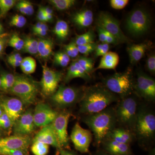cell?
<instances>
[{
  "mask_svg": "<svg viewBox=\"0 0 155 155\" xmlns=\"http://www.w3.org/2000/svg\"><path fill=\"white\" fill-rule=\"evenodd\" d=\"M119 97L105 86L94 85L84 92L80 101V113L86 115L101 112L112 103L117 101Z\"/></svg>",
  "mask_w": 155,
  "mask_h": 155,
  "instance_id": "1",
  "label": "cell"
},
{
  "mask_svg": "<svg viewBox=\"0 0 155 155\" xmlns=\"http://www.w3.org/2000/svg\"><path fill=\"white\" fill-rule=\"evenodd\" d=\"M83 120L92 131L98 145L104 141L117 122L115 110L108 108L99 113L86 115Z\"/></svg>",
  "mask_w": 155,
  "mask_h": 155,
  "instance_id": "2",
  "label": "cell"
},
{
  "mask_svg": "<svg viewBox=\"0 0 155 155\" xmlns=\"http://www.w3.org/2000/svg\"><path fill=\"white\" fill-rule=\"evenodd\" d=\"M103 82L110 91L122 98L128 96L134 90L135 82L130 69L108 76L104 79Z\"/></svg>",
  "mask_w": 155,
  "mask_h": 155,
  "instance_id": "3",
  "label": "cell"
},
{
  "mask_svg": "<svg viewBox=\"0 0 155 155\" xmlns=\"http://www.w3.org/2000/svg\"><path fill=\"white\" fill-rule=\"evenodd\" d=\"M38 91V84L35 81L25 75H17L9 91L18 97L23 104L28 106L35 102Z\"/></svg>",
  "mask_w": 155,
  "mask_h": 155,
  "instance_id": "4",
  "label": "cell"
},
{
  "mask_svg": "<svg viewBox=\"0 0 155 155\" xmlns=\"http://www.w3.org/2000/svg\"><path fill=\"white\" fill-rule=\"evenodd\" d=\"M151 19L144 9L137 8L129 14L125 22V28L128 33L134 36H140L149 30Z\"/></svg>",
  "mask_w": 155,
  "mask_h": 155,
  "instance_id": "5",
  "label": "cell"
},
{
  "mask_svg": "<svg viewBox=\"0 0 155 155\" xmlns=\"http://www.w3.org/2000/svg\"><path fill=\"white\" fill-rule=\"evenodd\" d=\"M122 99L115 110L116 120L122 125L134 129L138 113L137 101L132 97Z\"/></svg>",
  "mask_w": 155,
  "mask_h": 155,
  "instance_id": "6",
  "label": "cell"
},
{
  "mask_svg": "<svg viewBox=\"0 0 155 155\" xmlns=\"http://www.w3.org/2000/svg\"><path fill=\"white\" fill-rule=\"evenodd\" d=\"M83 94L79 89L61 85L51 96V101L54 105L58 108L68 107L80 101Z\"/></svg>",
  "mask_w": 155,
  "mask_h": 155,
  "instance_id": "7",
  "label": "cell"
},
{
  "mask_svg": "<svg viewBox=\"0 0 155 155\" xmlns=\"http://www.w3.org/2000/svg\"><path fill=\"white\" fill-rule=\"evenodd\" d=\"M134 130L139 138L144 140L153 138L155 133V116L147 110L138 111Z\"/></svg>",
  "mask_w": 155,
  "mask_h": 155,
  "instance_id": "8",
  "label": "cell"
},
{
  "mask_svg": "<svg viewBox=\"0 0 155 155\" xmlns=\"http://www.w3.org/2000/svg\"><path fill=\"white\" fill-rule=\"evenodd\" d=\"M97 26L110 34L119 43L130 42V39L125 36L121 30L119 21L110 14L106 12H101L97 18Z\"/></svg>",
  "mask_w": 155,
  "mask_h": 155,
  "instance_id": "9",
  "label": "cell"
},
{
  "mask_svg": "<svg viewBox=\"0 0 155 155\" xmlns=\"http://www.w3.org/2000/svg\"><path fill=\"white\" fill-rule=\"evenodd\" d=\"M71 116L70 112L64 110L58 113V116L51 123L53 130L60 147H67L69 146V137L67 127L69 119Z\"/></svg>",
  "mask_w": 155,
  "mask_h": 155,
  "instance_id": "10",
  "label": "cell"
},
{
  "mask_svg": "<svg viewBox=\"0 0 155 155\" xmlns=\"http://www.w3.org/2000/svg\"><path fill=\"white\" fill-rule=\"evenodd\" d=\"M43 75L40 85L41 91L46 96L52 95L57 90L63 78V73L50 69L46 64L42 66Z\"/></svg>",
  "mask_w": 155,
  "mask_h": 155,
  "instance_id": "11",
  "label": "cell"
},
{
  "mask_svg": "<svg viewBox=\"0 0 155 155\" xmlns=\"http://www.w3.org/2000/svg\"><path fill=\"white\" fill-rule=\"evenodd\" d=\"M134 90L145 99L153 101L155 98L154 79L143 72H138L136 81L134 82Z\"/></svg>",
  "mask_w": 155,
  "mask_h": 155,
  "instance_id": "12",
  "label": "cell"
},
{
  "mask_svg": "<svg viewBox=\"0 0 155 155\" xmlns=\"http://www.w3.org/2000/svg\"><path fill=\"white\" fill-rule=\"evenodd\" d=\"M70 139L78 151L87 153L92 140V134L90 130L83 128L79 123H76L72 129Z\"/></svg>",
  "mask_w": 155,
  "mask_h": 155,
  "instance_id": "13",
  "label": "cell"
},
{
  "mask_svg": "<svg viewBox=\"0 0 155 155\" xmlns=\"http://www.w3.org/2000/svg\"><path fill=\"white\" fill-rule=\"evenodd\" d=\"M58 113L47 104L39 103L33 112V119L37 127H44L52 123Z\"/></svg>",
  "mask_w": 155,
  "mask_h": 155,
  "instance_id": "14",
  "label": "cell"
},
{
  "mask_svg": "<svg viewBox=\"0 0 155 155\" xmlns=\"http://www.w3.org/2000/svg\"><path fill=\"white\" fill-rule=\"evenodd\" d=\"M33 114V111L30 110L22 113L13 125L14 135L29 136L34 131L36 126L34 121Z\"/></svg>",
  "mask_w": 155,
  "mask_h": 155,
  "instance_id": "15",
  "label": "cell"
},
{
  "mask_svg": "<svg viewBox=\"0 0 155 155\" xmlns=\"http://www.w3.org/2000/svg\"><path fill=\"white\" fill-rule=\"evenodd\" d=\"M0 105L14 124L22 114L24 104L18 98L3 97L0 99Z\"/></svg>",
  "mask_w": 155,
  "mask_h": 155,
  "instance_id": "16",
  "label": "cell"
},
{
  "mask_svg": "<svg viewBox=\"0 0 155 155\" xmlns=\"http://www.w3.org/2000/svg\"><path fill=\"white\" fill-rule=\"evenodd\" d=\"M32 140L29 136L13 135L8 137H0V149L21 150L28 155V149Z\"/></svg>",
  "mask_w": 155,
  "mask_h": 155,
  "instance_id": "17",
  "label": "cell"
},
{
  "mask_svg": "<svg viewBox=\"0 0 155 155\" xmlns=\"http://www.w3.org/2000/svg\"><path fill=\"white\" fill-rule=\"evenodd\" d=\"M36 141L52 146L59 150L62 149L58 144L51 124L42 127L41 130L37 134L32 140V142Z\"/></svg>",
  "mask_w": 155,
  "mask_h": 155,
  "instance_id": "18",
  "label": "cell"
},
{
  "mask_svg": "<svg viewBox=\"0 0 155 155\" xmlns=\"http://www.w3.org/2000/svg\"><path fill=\"white\" fill-rule=\"evenodd\" d=\"M72 19L75 25L80 28H87L90 26L93 22V13L89 9H84L75 13Z\"/></svg>",
  "mask_w": 155,
  "mask_h": 155,
  "instance_id": "19",
  "label": "cell"
},
{
  "mask_svg": "<svg viewBox=\"0 0 155 155\" xmlns=\"http://www.w3.org/2000/svg\"><path fill=\"white\" fill-rule=\"evenodd\" d=\"M114 141L129 144L133 139L132 133L124 128H114L107 136L106 138Z\"/></svg>",
  "mask_w": 155,
  "mask_h": 155,
  "instance_id": "20",
  "label": "cell"
},
{
  "mask_svg": "<svg viewBox=\"0 0 155 155\" xmlns=\"http://www.w3.org/2000/svg\"><path fill=\"white\" fill-rule=\"evenodd\" d=\"M80 78L85 80H89L91 78V75L86 73L75 61L70 64L68 69L67 75L64 78V81L68 83L73 78Z\"/></svg>",
  "mask_w": 155,
  "mask_h": 155,
  "instance_id": "21",
  "label": "cell"
},
{
  "mask_svg": "<svg viewBox=\"0 0 155 155\" xmlns=\"http://www.w3.org/2000/svg\"><path fill=\"white\" fill-rule=\"evenodd\" d=\"M148 47V45L144 43L139 44L132 45L128 46L127 51L130 63L134 64L140 61L144 56Z\"/></svg>",
  "mask_w": 155,
  "mask_h": 155,
  "instance_id": "22",
  "label": "cell"
},
{
  "mask_svg": "<svg viewBox=\"0 0 155 155\" xmlns=\"http://www.w3.org/2000/svg\"><path fill=\"white\" fill-rule=\"evenodd\" d=\"M119 61V57L117 53L109 51L102 56L98 66L94 70L100 69H115Z\"/></svg>",
  "mask_w": 155,
  "mask_h": 155,
  "instance_id": "23",
  "label": "cell"
},
{
  "mask_svg": "<svg viewBox=\"0 0 155 155\" xmlns=\"http://www.w3.org/2000/svg\"><path fill=\"white\" fill-rule=\"evenodd\" d=\"M106 149L114 155H127L130 152L129 144L108 140L105 143Z\"/></svg>",
  "mask_w": 155,
  "mask_h": 155,
  "instance_id": "24",
  "label": "cell"
},
{
  "mask_svg": "<svg viewBox=\"0 0 155 155\" xmlns=\"http://www.w3.org/2000/svg\"><path fill=\"white\" fill-rule=\"evenodd\" d=\"M54 43L50 39H41L38 41V53L43 59L49 58L53 54Z\"/></svg>",
  "mask_w": 155,
  "mask_h": 155,
  "instance_id": "25",
  "label": "cell"
},
{
  "mask_svg": "<svg viewBox=\"0 0 155 155\" xmlns=\"http://www.w3.org/2000/svg\"><path fill=\"white\" fill-rule=\"evenodd\" d=\"M69 31L68 23L64 20L59 19L53 29V33L60 40H64L68 36Z\"/></svg>",
  "mask_w": 155,
  "mask_h": 155,
  "instance_id": "26",
  "label": "cell"
},
{
  "mask_svg": "<svg viewBox=\"0 0 155 155\" xmlns=\"http://www.w3.org/2000/svg\"><path fill=\"white\" fill-rule=\"evenodd\" d=\"M20 67L23 73L27 75L32 74L36 69V61L31 57H26L22 59Z\"/></svg>",
  "mask_w": 155,
  "mask_h": 155,
  "instance_id": "27",
  "label": "cell"
},
{
  "mask_svg": "<svg viewBox=\"0 0 155 155\" xmlns=\"http://www.w3.org/2000/svg\"><path fill=\"white\" fill-rule=\"evenodd\" d=\"M2 81L1 89L5 91H9L14 85L16 79V75L8 72H3L1 75Z\"/></svg>",
  "mask_w": 155,
  "mask_h": 155,
  "instance_id": "28",
  "label": "cell"
},
{
  "mask_svg": "<svg viewBox=\"0 0 155 155\" xmlns=\"http://www.w3.org/2000/svg\"><path fill=\"white\" fill-rule=\"evenodd\" d=\"M23 40L24 45L23 49L25 52L31 55L38 54V41L30 37H26Z\"/></svg>",
  "mask_w": 155,
  "mask_h": 155,
  "instance_id": "29",
  "label": "cell"
},
{
  "mask_svg": "<svg viewBox=\"0 0 155 155\" xmlns=\"http://www.w3.org/2000/svg\"><path fill=\"white\" fill-rule=\"evenodd\" d=\"M75 61L86 73L90 75L94 69V61L92 58L85 56H81Z\"/></svg>",
  "mask_w": 155,
  "mask_h": 155,
  "instance_id": "30",
  "label": "cell"
},
{
  "mask_svg": "<svg viewBox=\"0 0 155 155\" xmlns=\"http://www.w3.org/2000/svg\"><path fill=\"white\" fill-rule=\"evenodd\" d=\"M94 32L90 30L83 34L77 35L74 41L77 46L82 45L94 42Z\"/></svg>",
  "mask_w": 155,
  "mask_h": 155,
  "instance_id": "31",
  "label": "cell"
},
{
  "mask_svg": "<svg viewBox=\"0 0 155 155\" xmlns=\"http://www.w3.org/2000/svg\"><path fill=\"white\" fill-rule=\"evenodd\" d=\"M49 2L59 11L68 10L75 5V0H50Z\"/></svg>",
  "mask_w": 155,
  "mask_h": 155,
  "instance_id": "32",
  "label": "cell"
},
{
  "mask_svg": "<svg viewBox=\"0 0 155 155\" xmlns=\"http://www.w3.org/2000/svg\"><path fill=\"white\" fill-rule=\"evenodd\" d=\"M31 151L35 155H47L49 152V145L39 142H32Z\"/></svg>",
  "mask_w": 155,
  "mask_h": 155,
  "instance_id": "33",
  "label": "cell"
},
{
  "mask_svg": "<svg viewBox=\"0 0 155 155\" xmlns=\"http://www.w3.org/2000/svg\"><path fill=\"white\" fill-rule=\"evenodd\" d=\"M70 58L64 51H58L54 54V62L56 65L66 67L69 64Z\"/></svg>",
  "mask_w": 155,
  "mask_h": 155,
  "instance_id": "34",
  "label": "cell"
},
{
  "mask_svg": "<svg viewBox=\"0 0 155 155\" xmlns=\"http://www.w3.org/2000/svg\"><path fill=\"white\" fill-rule=\"evenodd\" d=\"M16 4V1L14 0H0V17H5Z\"/></svg>",
  "mask_w": 155,
  "mask_h": 155,
  "instance_id": "35",
  "label": "cell"
},
{
  "mask_svg": "<svg viewBox=\"0 0 155 155\" xmlns=\"http://www.w3.org/2000/svg\"><path fill=\"white\" fill-rule=\"evenodd\" d=\"M8 43L9 46L11 47L18 51H20L23 49L24 42L23 39L21 38L17 34L14 33L11 36Z\"/></svg>",
  "mask_w": 155,
  "mask_h": 155,
  "instance_id": "36",
  "label": "cell"
},
{
  "mask_svg": "<svg viewBox=\"0 0 155 155\" xmlns=\"http://www.w3.org/2000/svg\"><path fill=\"white\" fill-rule=\"evenodd\" d=\"M64 48V52L70 58H75L78 55L79 53L78 46L74 41H71L69 44L65 45Z\"/></svg>",
  "mask_w": 155,
  "mask_h": 155,
  "instance_id": "37",
  "label": "cell"
},
{
  "mask_svg": "<svg viewBox=\"0 0 155 155\" xmlns=\"http://www.w3.org/2000/svg\"><path fill=\"white\" fill-rule=\"evenodd\" d=\"M26 22L27 20L24 16L19 14H16L12 17L9 24L11 26L17 28H22L25 26Z\"/></svg>",
  "mask_w": 155,
  "mask_h": 155,
  "instance_id": "38",
  "label": "cell"
},
{
  "mask_svg": "<svg viewBox=\"0 0 155 155\" xmlns=\"http://www.w3.org/2000/svg\"><path fill=\"white\" fill-rule=\"evenodd\" d=\"M13 122L4 112L2 115L0 116V129L8 131L13 128Z\"/></svg>",
  "mask_w": 155,
  "mask_h": 155,
  "instance_id": "39",
  "label": "cell"
},
{
  "mask_svg": "<svg viewBox=\"0 0 155 155\" xmlns=\"http://www.w3.org/2000/svg\"><path fill=\"white\" fill-rule=\"evenodd\" d=\"M97 44L96 43L93 42L88 44L77 46L79 53L85 56H88L95 50Z\"/></svg>",
  "mask_w": 155,
  "mask_h": 155,
  "instance_id": "40",
  "label": "cell"
},
{
  "mask_svg": "<svg viewBox=\"0 0 155 155\" xmlns=\"http://www.w3.org/2000/svg\"><path fill=\"white\" fill-rule=\"evenodd\" d=\"M110 49V45L107 43H102L100 44L97 45L95 50L94 57L95 58L103 56L109 51Z\"/></svg>",
  "mask_w": 155,
  "mask_h": 155,
  "instance_id": "41",
  "label": "cell"
},
{
  "mask_svg": "<svg viewBox=\"0 0 155 155\" xmlns=\"http://www.w3.org/2000/svg\"><path fill=\"white\" fill-rule=\"evenodd\" d=\"M128 2V0H111L110 5L113 8L121 10L125 8Z\"/></svg>",
  "mask_w": 155,
  "mask_h": 155,
  "instance_id": "42",
  "label": "cell"
},
{
  "mask_svg": "<svg viewBox=\"0 0 155 155\" xmlns=\"http://www.w3.org/2000/svg\"><path fill=\"white\" fill-rule=\"evenodd\" d=\"M0 155H27L21 150L0 149Z\"/></svg>",
  "mask_w": 155,
  "mask_h": 155,
  "instance_id": "43",
  "label": "cell"
},
{
  "mask_svg": "<svg viewBox=\"0 0 155 155\" xmlns=\"http://www.w3.org/2000/svg\"><path fill=\"white\" fill-rule=\"evenodd\" d=\"M147 68L149 72L152 74L155 72V55L154 54H152L149 56L147 59Z\"/></svg>",
  "mask_w": 155,
  "mask_h": 155,
  "instance_id": "44",
  "label": "cell"
},
{
  "mask_svg": "<svg viewBox=\"0 0 155 155\" xmlns=\"http://www.w3.org/2000/svg\"><path fill=\"white\" fill-rule=\"evenodd\" d=\"M26 12V15L31 16L34 13L33 5L30 2L27 1H20Z\"/></svg>",
  "mask_w": 155,
  "mask_h": 155,
  "instance_id": "45",
  "label": "cell"
},
{
  "mask_svg": "<svg viewBox=\"0 0 155 155\" xmlns=\"http://www.w3.org/2000/svg\"><path fill=\"white\" fill-rule=\"evenodd\" d=\"M97 30L100 41L103 43H107L108 32L98 26H97Z\"/></svg>",
  "mask_w": 155,
  "mask_h": 155,
  "instance_id": "46",
  "label": "cell"
},
{
  "mask_svg": "<svg viewBox=\"0 0 155 155\" xmlns=\"http://www.w3.org/2000/svg\"><path fill=\"white\" fill-rule=\"evenodd\" d=\"M48 30V25L44 22H43L40 28L34 34L38 36H45L47 35Z\"/></svg>",
  "mask_w": 155,
  "mask_h": 155,
  "instance_id": "47",
  "label": "cell"
},
{
  "mask_svg": "<svg viewBox=\"0 0 155 155\" xmlns=\"http://www.w3.org/2000/svg\"><path fill=\"white\" fill-rule=\"evenodd\" d=\"M37 18L39 20V22H48L47 19L46 17L42 7L39 8L38 9L37 14Z\"/></svg>",
  "mask_w": 155,
  "mask_h": 155,
  "instance_id": "48",
  "label": "cell"
},
{
  "mask_svg": "<svg viewBox=\"0 0 155 155\" xmlns=\"http://www.w3.org/2000/svg\"><path fill=\"white\" fill-rule=\"evenodd\" d=\"M22 59H23L22 56L19 53H14L8 56L7 58V60H14V61H21V62H22Z\"/></svg>",
  "mask_w": 155,
  "mask_h": 155,
  "instance_id": "49",
  "label": "cell"
},
{
  "mask_svg": "<svg viewBox=\"0 0 155 155\" xmlns=\"http://www.w3.org/2000/svg\"><path fill=\"white\" fill-rule=\"evenodd\" d=\"M6 41L5 39L3 38H0V56L2 55L4 52Z\"/></svg>",
  "mask_w": 155,
  "mask_h": 155,
  "instance_id": "50",
  "label": "cell"
},
{
  "mask_svg": "<svg viewBox=\"0 0 155 155\" xmlns=\"http://www.w3.org/2000/svg\"><path fill=\"white\" fill-rule=\"evenodd\" d=\"M7 61H8L9 64L14 68L20 67L21 63H22L21 61H14V60H7Z\"/></svg>",
  "mask_w": 155,
  "mask_h": 155,
  "instance_id": "51",
  "label": "cell"
},
{
  "mask_svg": "<svg viewBox=\"0 0 155 155\" xmlns=\"http://www.w3.org/2000/svg\"><path fill=\"white\" fill-rule=\"evenodd\" d=\"M43 22H37L36 24L33 25L32 27V31H33V33L36 32L41 27Z\"/></svg>",
  "mask_w": 155,
  "mask_h": 155,
  "instance_id": "52",
  "label": "cell"
},
{
  "mask_svg": "<svg viewBox=\"0 0 155 155\" xmlns=\"http://www.w3.org/2000/svg\"><path fill=\"white\" fill-rule=\"evenodd\" d=\"M42 8L45 15H48V14L53 15V10L49 7H42Z\"/></svg>",
  "mask_w": 155,
  "mask_h": 155,
  "instance_id": "53",
  "label": "cell"
},
{
  "mask_svg": "<svg viewBox=\"0 0 155 155\" xmlns=\"http://www.w3.org/2000/svg\"><path fill=\"white\" fill-rule=\"evenodd\" d=\"M59 155H75L74 154L68 151L65 150L61 149L60 150V154Z\"/></svg>",
  "mask_w": 155,
  "mask_h": 155,
  "instance_id": "54",
  "label": "cell"
},
{
  "mask_svg": "<svg viewBox=\"0 0 155 155\" xmlns=\"http://www.w3.org/2000/svg\"><path fill=\"white\" fill-rule=\"evenodd\" d=\"M3 31H4V28L2 25L0 23V35L3 34Z\"/></svg>",
  "mask_w": 155,
  "mask_h": 155,
  "instance_id": "55",
  "label": "cell"
},
{
  "mask_svg": "<svg viewBox=\"0 0 155 155\" xmlns=\"http://www.w3.org/2000/svg\"><path fill=\"white\" fill-rule=\"evenodd\" d=\"M3 113H4V111H3V110L2 108V106H1V105H0V116L2 115Z\"/></svg>",
  "mask_w": 155,
  "mask_h": 155,
  "instance_id": "56",
  "label": "cell"
},
{
  "mask_svg": "<svg viewBox=\"0 0 155 155\" xmlns=\"http://www.w3.org/2000/svg\"><path fill=\"white\" fill-rule=\"evenodd\" d=\"M6 35L5 34H3L0 35V38H3Z\"/></svg>",
  "mask_w": 155,
  "mask_h": 155,
  "instance_id": "57",
  "label": "cell"
},
{
  "mask_svg": "<svg viewBox=\"0 0 155 155\" xmlns=\"http://www.w3.org/2000/svg\"><path fill=\"white\" fill-rule=\"evenodd\" d=\"M3 134V131L2 130V129H0V137H1L2 135Z\"/></svg>",
  "mask_w": 155,
  "mask_h": 155,
  "instance_id": "58",
  "label": "cell"
},
{
  "mask_svg": "<svg viewBox=\"0 0 155 155\" xmlns=\"http://www.w3.org/2000/svg\"><path fill=\"white\" fill-rule=\"evenodd\" d=\"M1 86H2V81H1V78H0V88H1Z\"/></svg>",
  "mask_w": 155,
  "mask_h": 155,
  "instance_id": "59",
  "label": "cell"
}]
</instances>
